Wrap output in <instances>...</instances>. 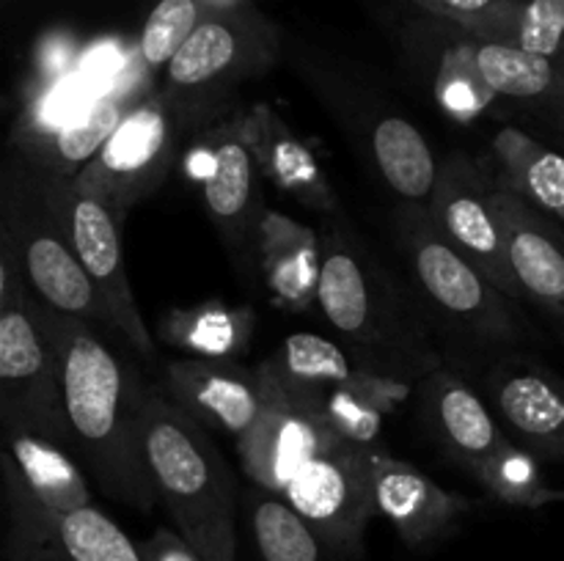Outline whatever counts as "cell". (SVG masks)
<instances>
[{
  "instance_id": "cell-1",
  "label": "cell",
  "mask_w": 564,
  "mask_h": 561,
  "mask_svg": "<svg viewBox=\"0 0 564 561\" xmlns=\"http://www.w3.org/2000/svg\"><path fill=\"white\" fill-rule=\"evenodd\" d=\"M39 314L53 341L75 454L105 498L147 515L160 498L141 440V374L83 319L42 300Z\"/></svg>"
},
{
  "instance_id": "cell-2",
  "label": "cell",
  "mask_w": 564,
  "mask_h": 561,
  "mask_svg": "<svg viewBox=\"0 0 564 561\" xmlns=\"http://www.w3.org/2000/svg\"><path fill=\"white\" fill-rule=\"evenodd\" d=\"M314 306L336 341L375 377L416 388L444 366V355L416 302L369 248L341 226H328L319 237Z\"/></svg>"
},
{
  "instance_id": "cell-3",
  "label": "cell",
  "mask_w": 564,
  "mask_h": 561,
  "mask_svg": "<svg viewBox=\"0 0 564 561\" xmlns=\"http://www.w3.org/2000/svg\"><path fill=\"white\" fill-rule=\"evenodd\" d=\"M141 440L158 498L176 531L204 561H237L240 484L207 427L147 385Z\"/></svg>"
},
{
  "instance_id": "cell-4",
  "label": "cell",
  "mask_w": 564,
  "mask_h": 561,
  "mask_svg": "<svg viewBox=\"0 0 564 561\" xmlns=\"http://www.w3.org/2000/svg\"><path fill=\"white\" fill-rule=\"evenodd\" d=\"M0 424H17L75 454L53 341L14 248L0 237Z\"/></svg>"
},
{
  "instance_id": "cell-5",
  "label": "cell",
  "mask_w": 564,
  "mask_h": 561,
  "mask_svg": "<svg viewBox=\"0 0 564 561\" xmlns=\"http://www.w3.org/2000/svg\"><path fill=\"white\" fill-rule=\"evenodd\" d=\"M400 242L430 311L452 336L477 350L510 346L523 336L512 297L496 289L416 204L400 215Z\"/></svg>"
},
{
  "instance_id": "cell-6",
  "label": "cell",
  "mask_w": 564,
  "mask_h": 561,
  "mask_svg": "<svg viewBox=\"0 0 564 561\" xmlns=\"http://www.w3.org/2000/svg\"><path fill=\"white\" fill-rule=\"evenodd\" d=\"M0 237L14 248L39 300L88 324L113 330L97 286L72 248L64 220L50 204L36 168L20 154H14L6 174Z\"/></svg>"
},
{
  "instance_id": "cell-7",
  "label": "cell",
  "mask_w": 564,
  "mask_h": 561,
  "mask_svg": "<svg viewBox=\"0 0 564 561\" xmlns=\"http://www.w3.org/2000/svg\"><path fill=\"white\" fill-rule=\"evenodd\" d=\"M275 369L323 410L341 440L378 446L383 416L411 385L369 374L336 339L292 333L270 358Z\"/></svg>"
},
{
  "instance_id": "cell-8",
  "label": "cell",
  "mask_w": 564,
  "mask_h": 561,
  "mask_svg": "<svg viewBox=\"0 0 564 561\" xmlns=\"http://www.w3.org/2000/svg\"><path fill=\"white\" fill-rule=\"evenodd\" d=\"M185 130V121L163 91L147 94L97 157L75 176V185L124 223L132 207L154 196L169 179Z\"/></svg>"
},
{
  "instance_id": "cell-9",
  "label": "cell",
  "mask_w": 564,
  "mask_h": 561,
  "mask_svg": "<svg viewBox=\"0 0 564 561\" xmlns=\"http://www.w3.org/2000/svg\"><path fill=\"white\" fill-rule=\"evenodd\" d=\"M17 154V152H14ZM25 160V157H22ZM36 168V165H33ZM39 182H42L44 193H47L50 204L55 212L64 220V229L69 234L72 248H75L77 258L86 267L88 278L97 286L99 297H102L105 308H108L110 324L119 339L135 352L141 361L154 363L158 361V346H154L152 330L143 322L141 311H138L135 292H132L130 278H127L124 253H121V223L113 218L105 204L97 198L86 196L75 179L69 176H55L39 170Z\"/></svg>"
},
{
  "instance_id": "cell-10",
  "label": "cell",
  "mask_w": 564,
  "mask_h": 561,
  "mask_svg": "<svg viewBox=\"0 0 564 561\" xmlns=\"http://www.w3.org/2000/svg\"><path fill=\"white\" fill-rule=\"evenodd\" d=\"M262 410L242 438H237L242 471L253 487L284 495L286 484L312 457L341 443L317 405L292 385L270 361L259 366Z\"/></svg>"
},
{
  "instance_id": "cell-11",
  "label": "cell",
  "mask_w": 564,
  "mask_h": 561,
  "mask_svg": "<svg viewBox=\"0 0 564 561\" xmlns=\"http://www.w3.org/2000/svg\"><path fill=\"white\" fill-rule=\"evenodd\" d=\"M378 446L341 440L319 451L292 476L281 498L350 559L364 556V534L375 515L372 457Z\"/></svg>"
},
{
  "instance_id": "cell-12",
  "label": "cell",
  "mask_w": 564,
  "mask_h": 561,
  "mask_svg": "<svg viewBox=\"0 0 564 561\" xmlns=\"http://www.w3.org/2000/svg\"><path fill=\"white\" fill-rule=\"evenodd\" d=\"M494 176L477 160L452 152L441 163L438 182L427 201V212L441 234L512 300H527L507 258L505 234L490 201Z\"/></svg>"
},
{
  "instance_id": "cell-13",
  "label": "cell",
  "mask_w": 564,
  "mask_h": 561,
  "mask_svg": "<svg viewBox=\"0 0 564 561\" xmlns=\"http://www.w3.org/2000/svg\"><path fill=\"white\" fill-rule=\"evenodd\" d=\"M198 148L202 152L193 154V163L202 165L196 179L202 182L204 207L229 251L242 258L246 267H251L257 253V229L264 212L257 196V160L235 124L209 130Z\"/></svg>"
},
{
  "instance_id": "cell-14",
  "label": "cell",
  "mask_w": 564,
  "mask_h": 561,
  "mask_svg": "<svg viewBox=\"0 0 564 561\" xmlns=\"http://www.w3.org/2000/svg\"><path fill=\"white\" fill-rule=\"evenodd\" d=\"M251 72L246 44L235 28L218 20L198 22L165 66L163 94L191 130L213 121L235 97L237 82Z\"/></svg>"
},
{
  "instance_id": "cell-15",
  "label": "cell",
  "mask_w": 564,
  "mask_h": 561,
  "mask_svg": "<svg viewBox=\"0 0 564 561\" xmlns=\"http://www.w3.org/2000/svg\"><path fill=\"white\" fill-rule=\"evenodd\" d=\"M485 399L516 446L564 462V380L532 361H501L485 377Z\"/></svg>"
},
{
  "instance_id": "cell-16",
  "label": "cell",
  "mask_w": 564,
  "mask_h": 561,
  "mask_svg": "<svg viewBox=\"0 0 564 561\" xmlns=\"http://www.w3.org/2000/svg\"><path fill=\"white\" fill-rule=\"evenodd\" d=\"M490 201L523 297L564 322V226L496 176Z\"/></svg>"
},
{
  "instance_id": "cell-17",
  "label": "cell",
  "mask_w": 564,
  "mask_h": 561,
  "mask_svg": "<svg viewBox=\"0 0 564 561\" xmlns=\"http://www.w3.org/2000/svg\"><path fill=\"white\" fill-rule=\"evenodd\" d=\"M160 391L204 427L235 438H242L262 410L259 369H246L226 358H182L165 363Z\"/></svg>"
},
{
  "instance_id": "cell-18",
  "label": "cell",
  "mask_w": 564,
  "mask_h": 561,
  "mask_svg": "<svg viewBox=\"0 0 564 561\" xmlns=\"http://www.w3.org/2000/svg\"><path fill=\"white\" fill-rule=\"evenodd\" d=\"M143 69L147 66H138L130 61V66L116 77L108 91L91 99L75 116H69L58 130L20 141L17 154L25 157L31 165H36L39 170H44V174L75 179L97 157L99 148L110 141V135L119 130L124 116L147 97V94H141L143 80H147Z\"/></svg>"
},
{
  "instance_id": "cell-19",
  "label": "cell",
  "mask_w": 564,
  "mask_h": 561,
  "mask_svg": "<svg viewBox=\"0 0 564 561\" xmlns=\"http://www.w3.org/2000/svg\"><path fill=\"white\" fill-rule=\"evenodd\" d=\"M416 388L422 391V413L427 427L433 429L446 454L460 462L471 476L488 468L512 443L490 410L488 399H482L452 369H435Z\"/></svg>"
},
{
  "instance_id": "cell-20",
  "label": "cell",
  "mask_w": 564,
  "mask_h": 561,
  "mask_svg": "<svg viewBox=\"0 0 564 561\" xmlns=\"http://www.w3.org/2000/svg\"><path fill=\"white\" fill-rule=\"evenodd\" d=\"M372 504L375 515L389 520L411 548L446 537L468 512L463 495L441 487L411 462L397 460L380 449L372 457Z\"/></svg>"
},
{
  "instance_id": "cell-21",
  "label": "cell",
  "mask_w": 564,
  "mask_h": 561,
  "mask_svg": "<svg viewBox=\"0 0 564 561\" xmlns=\"http://www.w3.org/2000/svg\"><path fill=\"white\" fill-rule=\"evenodd\" d=\"M235 127L246 146L251 148L259 170L281 193L325 218L336 212V196L319 170L312 148L290 130V124L270 105H253L237 119Z\"/></svg>"
},
{
  "instance_id": "cell-22",
  "label": "cell",
  "mask_w": 564,
  "mask_h": 561,
  "mask_svg": "<svg viewBox=\"0 0 564 561\" xmlns=\"http://www.w3.org/2000/svg\"><path fill=\"white\" fill-rule=\"evenodd\" d=\"M253 264L281 306L303 308L317 297L319 237L286 215L264 209Z\"/></svg>"
},
{
  "instance_id": "cell-23",
  "label": "cell",
  "mask_w": 564,
  "mask_h": 561,
  "mask_svg": "<svg viewBox=\"0 0 564 561\" xmlns=\"http://www.w3.org/2000/svg\"><path fill=\"white\" fill-rule=\"evenodd\" d=\"M130 66V58L116 42H102L88 50L61 80L44 88L22 116L20 141L58 130L69 116L86 108L91 99L108 91L116 77Z\"/></svg>"
},
{
  "instance_id": "cell-24",
  "label": "cell",
  "mask_w": 564,
  "mask_h": 561,
  "mask_svg": "<svg viewBox=\"0 0 564 561\" xmlns=\"http://www.w3.org/2000/svg\"><path fill=\"white\" fill-rule=\"evenodd\" d=\"M0 427H3L6 454L14 460L22 482L44 506H50L55 515H69L83 506H91L88 479L69 457L72 451L17 424H0Z\"/></svg>"
},
{
  "instance_id": "cell-25",
  "label": "cell",
  "mask_w": 564,
  "mask_h": 561,
  "mask_svg": "<svg viewBox=\"0 0 564 561\" xmlns=\"http://www.w3.org/2000/svg\"><path fill=\"white\" fill-rule=\"evenodd\" d=\"M246 515L259 561H356L319 537L281 495L253 487Z\"/></svg>"
},
{
  "instance_id": "cell-26",
  "label": "cell",
  "mask_w": 564,
  "mask_h": 561,
  "mask_svg": "<svg viewBox=\"0 0 564 561\" xmlns=\"http://www.w3.org/2000/svg\"><path fill=\"white\" fill-rule=\"evenodd\" d=\"M494 157L501 170L496 179L564 226V154L516 127H505L494 141Z\"/></svg>"
},
{
  "instance_id": "cell-27",
  "label": "cell",
  "mask_w": 564,
  "mask_h": 561,
  "mask_svg": "<svg viewBox=\"0 0 564 561\" xmlns=\"http://www.w3.org/2000/svg\"><path fill=\"white\" fill-rule=\"evenodd\" d=\"M372 154L386 185L411 204H427L438 182V163L427 138L402 116L372 124Z\"/></svg>"
},
{
  "instance_id": "cell-28",
  "label": "cell",
  "mask_w": 564,
  "mask_h": 561,
  "mask_svg": "<svg viewBox=\"0 0 564 561\" xmlns=\"http://www.w3.org/2000/svg\"><path fill=\"white\" fill-rule=\"evenodd\" d=\"M253 314L248 308H229L224 302H198L193 308L171 311L160 324V336L196 358H226L242 352L251 341Z\"/></svg>"
},
{
  "instance_id": "cell-29",
  "label": "cell",
  "mask_w": 564,
  "mask_h": 561,
  "mask_svg": "<svg viewBox=\"0 0 564 561\" xmlns=\"http://www.w3.org/2000/svg\"><path fill=\"white\" fill-rule=\"evenodd\" d=\"M474 61H477L485 86L496 97L534 102V108H540L560 82V66L554 64V58L529 53V50L516 47V44H479L474 50Z\"/></svg>"
},
{
  "instance_id": "cell-30",
  "label": "cell",
  "mask_w": 564,
  "mask_h": 561,
  "mask_svg": "<svg viewBox=\"0 0 564 561\" xmlns=\"http://www.w3.org/2000/svg\"><path fill=\"white\" fill-rule=\"evenodd\" d=\"M58 561H147L113 517L97 506H83L61 517Z\"/></svg>"
},
{
  "instance_id": "cell-31",
  "label": "cell",
  "mask_w": 564,
  "mask_h": 561,
  "mask_svg": "<svg viewBox=\"0 0 564 561\" xmlns=\"http://www.w3.org/2000/svg\"><path fill=\"white\" fill-rule=\"evenodd\" d=\"M529 451L510 443L488 468L477 473V482L488 490L494 498L507 506H521V509H543V506L562 504L564 490L551 487L545 482L543 471Z\"/></svg>"
},
{
  "instance_id": "cell-32",
  "label": "cell",
  "mask_w": 564,
  "mask_h": 561,
  "mask_svg": "<svg viewBox=\"0 0 564 561\" xmlns=\"http://www.w3.org/2000/svg\"><path fill=\"white\" fill-rule=\"evenodd\" d=\"M198 28L196 0H160L143 25L138 55L147 69L169 66L171 58L180 53L182 44L191 38Z\"/></svg>"
},
{
  "instance_id": "cell-33",
  "label": "cell",
  "mask_w": 564,
  "mask_h": 561,
  "mask_svg": "<svg viewBox=\"0 0 564 561\" xmlns=\"http://www.w3.org/2000/svg\"><path fill=\"white\" fill-rule=\"evenodd\" d=\"M564 38V0H532L518 22L516 47L554 58Z\"/></svg>"
},
{
  "instance_id": "cell-34",
  "label": "cell",
  "mask_w": 564,
  "mask_h": 561,
  "mask_svg": "<svg viewBox=\"0 0 564 561\" xmlns=\"http://www.w3.org/2000/svg\"><path fill=\"white\" fill-rule=\"evenodd\" d=\"M141 553L147 561H204L176 528H158L141 542Z\"/></svg>"
},
{
  "instance_id": "cell-35",
  "label": "cell",
  "mask_w": 564,
  "mask_h": 561,
  "mask_svg": "<svg viewBox=\"0 0 564 561\" xmlns=\"http://www.w3.org/2000/svg\"><path fill=\"white\" fill-rule=\"evenodd\" d=\"M538 110V116L543 121H549L554 130H562L564 132V66H560V82H556L554 94H551L549 99H545Z\"/></svg>"
},
{
  "instance_id": "cell-36",
  "label": "cell",
  "mask_w": 564,
  "mask_h": 561,
  "mask_svg": "<svg viewBox=\"0 0 564 561\" xmlns=\"http://www.w3.org/2000/svg\"><path fill=\"white\" fill-rule=\"evenodd\" d=\"M449 9L460 11V14H477V11H482L485 6H490V0H444Z\"/></svg>"
},
{
  "instance_id": "cell-37",
  "label": "cell",
  "mask_w": 564,
  "mask_h": 561,
  "mask_svg": "<svg viewBox=\"0 0 564 561\" xmlns=\"http://www.w3.org/2000/svg\"><path fill=\"white\" fill-rule=\"evenodd\" d=\"M209 3H213V6H229V3H235V0H209Z\"/></svg>"
}]
</instances>
